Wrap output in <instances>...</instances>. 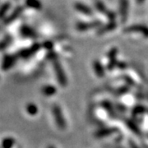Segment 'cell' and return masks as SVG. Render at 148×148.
I'll return each mask as SVG.
<instances>
[{
  "instance_id": "6da1fadb",
  "label": "cell",
  "mask_w": 148,
  "mask_h": 148,
  "mask_svg": "<svg viewBox=\"0 0 148 148\" xmlns=\"http://www.w3.org/2000/svg\"><path fill=\"white\" fill-rule=\"evenodd\" d=\"M123 32L126 33H130V32L141 33L144 36L148 38V27L145 25H132L124 28Z\"/></svg>"
},
{
  "instance_id": "7a4b0ae2",
  "label": "cell",
  "mask_w": 148,
  "mask_h": 148,
  "mask_svg": "<svg viewBox=\"0 0 148 148\" xmlns=\"http://www.w3.org/2000/svg\"><path fill=\"white\" fill-rule=\"evenodd\" d=\"M101 25V21L95 20L93 21H89V22H78L77 24V30L79 32H85L87 31L90 28H96L99 27Z\"/></svg>"
},
{
  "instance_id": "3957f363",
  "label": "cell",
  "mask_w": 148,
  "mask_h": 148,
  "mask_svg": "<svg viewBox=\"0 0 148 148\" xmlns=\"http://www.w3.org/2000/svg\"><path fill=\"white\" fill-rule=\"evenodd\" d=\"M53 113L58 127H60L61 129H64L65 127V120H64V118L60 108L58 106H53Z\"/></svg>"
},
{
  "instance_id": "277c9868",
  "label": "cell",
  "mask_w": 148,
  "mask_h": 148,
  "mask_svg": "<svg viewBox=\"0 0 148 148\" xmlns=\"http://www.w3.org/2000/svg\"><path fill=\"white\" fill-rule=\"evenodd\" d=\"M53 65H54V69H55V73H56V75H57V77H58V80L59 81L60 84L63 85V86H65L67 84V79H66V77L64 75V70L62 69L60 64L58 63V61H54L53 62Z\"/></svg>"
},
{
  "instance_id": "5b68a950",
  "label": "cell",
  "mask_w": 148,
  "mask_h": 148,
  "mask_svg": "<svg viewBox=\"0 0 148 148\" xmlns=\"http://www.w3.org/2000/svg\"><path fill=\"white\" fill-rule=\"evenodd\" d=\"M119 12L122 22H125L128 14V0H119Z\"/></svg>"
},
{
  "instance_id": "8992f818",
  "label": "cell",
  "mask_w": 148,
  "mask_h": 148,
  "mask_svg": "<svg viewBox=\"0 0 148 148\" xmlns=\"http://www.w3.org/2000/svg\"><path fill=\"white\" fill-rule=\"evenodd\" d=\"M74 8H75L76 10L80 12H82V13H83L85 15L91 16L93 14V11H92V9L90 8V7L85 5L83 3H79V2L75 3Z\"/></svg>"
},
{
  "instance_id": "52a82bcc",
  "label": "cell",
  "mask_w": 148,
  "mask_h": 148,
  "mask_svg": "<svg viewBox=\"0 0 148 148\" xmlns=\"http://www.w3.org/2000/svg\"><path fill=\"white\" fill-rule=\"evenodd\" d=\"M117 53H118V50H117L116 48H113V49H111V50L108 53V57H109L108 69L109 70H113V69L116 65Z\"/></svg>"
},
{
  "instance_id": "ba28073f",
  "label": "cell",
  "mask_w": 148,
  "mask_h": 148,
  "mask_svg": "<svg viewBox=\"0 0 148 148\" xmlns=\"http://www.w3.org/2000/svg\"><path fill=\"white\" fill-rule=\"evenodd\" d=\"M117 27V24L115 21H110L109 24H106L105 26H102L100 27L97 31V35H103L107 32H110L113 30H114Z\"/></svg>"
},
{
  "instance_id": "9c48e42d",
  "label": "cell",
  "mask_w": 148,
  "mask_h": 148,
  "mask_svg": "<svg viewBox=\"0 0 148 148\" xmlns=\"http://www.w3.org/2000/svg\"><path fill=\"white\" fill-rule=\"evenodd\" d=\"M93 67H94L95 73L97 75V77H104V75H105V70H104L103 66L101 65V64L99 61L95 60V62H94V64H93Z\"/></svg>"
},
{
  "instance_id": "30bf717a",
  "label": "cell",
  "mask_w": 148,
  "mask_h": 148,
  "mask_svg": "<svg viewBox=\"0 0 148 148\" xmlns=\"http://www.w3.org/2000/svg\"><path fill=\"white\" fill-rule=\"evenodd\" d=\"M95 8H96V10L98 11V12H101L102 14H105L106 16H107L108 12H110V11L107 9L106 6L104 4V3H103L102 1H101V0H96V1H95Z\"/></svg>"
},
{
  "instance_id": "8fae6325",
  "label": "cell",
  "mask_w": 148,
  "mask_h": 148,
  "mask_svg": "<svg viewBox=\"0 0 148 148\" xmlns=\"http://www.w3.org/2000/svg\"><path fill=\"white\" fill-rule=\"evenodd\" d=\"M55 87H53L52 86H45V87H44V89H43V92H44V94L46 95H53L55 93Z\"/></svg>"
},
{
  "instance_id": "7c38bea8",
  "label": "cell",
  "mask_w": 148,
  "mask_h": 148,
  "mask_svg": "<svg viewBox=\"0 0 148 148\" xmlns=\"http://www.w3.org/2000/svg\"><path fill=\"white\" fill-rule=\"evenodd\" d=\"M13 140L12 139H11V138H8V139H5L4 140V142L3 143V147L4 148H11V147L13 145Z\"/></svg>"
},
{
  "instance_id": "4fadbf2b",
  "label": "cell",
  "mask_w": 148,
  "mask_h": 148,
  "mask_svg": "<svg viewBox=\"0 0 148 148\" xmlns=\"http://www.w3.org/2000/svg\"><path fill=\"white\" fill-rule=\"evenodd\" d=\"M27 111L31 114H35L37 113V107L35 105H29L27 106Z\"/></svg>"
},
{
  "instance_id": "5bb4252c",
  "label": "cell",
  "mask_w": 148,
  "mask_h": 148,
  "mask_svg": "<svg viewBox=\"0 0 148 148\" xmlns=\"http://www.w3.org/2000/svg\"><path fill=\"white\" fill-rule=\"evenodd\" d=\"M107 17H108V19L110 21H114V19H115V17H116V14H115L114 12L110 11V12H108V14H107Z\"/></svg>"
},
{
  "instance_id": "9a60e30c",
  "label": "cell",
  "mask_w": 148,
  "mask_h": 148,
  "mask_svg": "<svg viewBox=\"0 0 148 148\" xmlns=\"http://www.w3.org/2000/svg\"><path fill=\"white\" fill-rule=\"evenodd\" d=\"M144 1H145V0H137V3H139V4H142Z\"/></svg>"
},
{
  "instance_id": "2e32d148",
  "label": "cell",
  "mask_w": 148,
  "mask_h": 148,
  "mask_svg": "<svg viewBox=\"0 0 148 148\" xmlns=\"http://www.w3.org/2000/svg\"><path fill=\"white\" fill-rule=\"evenodd\" d=\"M48 148H54V147H53V146H49Z\"/></svg>"
}]
</instances>
